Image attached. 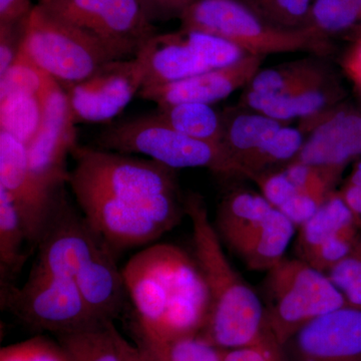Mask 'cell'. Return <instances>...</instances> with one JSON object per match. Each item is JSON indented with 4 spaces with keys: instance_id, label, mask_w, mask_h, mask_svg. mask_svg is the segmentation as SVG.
<instances>
[{
    "instance_id": "12",
    "label": "cell",
    "mask_w": 361,
    "mask_h": 361,
    "mask_svg": "<svg viewBox=\"0 0 361 361\" xmlns=\"http://www.w3.org/2000/svg\"><path fill=\"white\" fill-rule=\"evenodd\" d=\"M103 242L85 216L71 205L63 189L37 245L39 259L35 267L56 276L75 279Z\"/></svg>"
},
{
    "instance_id": "46",
    "label": "cell",
    "mask_w": 361,
    "mask_h": 361,
    "mask_svg": "<svg viewBox=\"0 0 361 361\" xmlns=\"http://www.w3.org/2000/svg\"><path fill=\"white\" fill-rule=\"evenodd\" d=\"M49 1H52V0H39V4H44Z\"/></svg>"
},
{
    "instance_id": "21",
    "label": "cell",
    "mask_w": 361,
    "mask_h": 361,
    "mask_svg": "<svg viewBox=\"0 0 361 361\" xmlns=\"http://www.w3.org/2000/svg\"><path fill=\"white\" fill-rule=\"evenodd\" d=\"M342 97L341 87L331 78L325 84L290 96L262 94L245 90L239 106L287 123L293 118L305 120L319 115L336 106Z\"/></svg>"
},
{
    "instance_id": "14",
    "label": "cell",
    "mask_w": 361,
    "mask_h": 361,
    "mask_svg": "<svg viewBox=\"0 0 361 361\" xmlns=\"http://www.w3.org/2000/svg\"><path fill=\"white\" fill-rule=\"evenodd\" d=\"M0 186L13 199L23 221L27 243L37 247L56 198L63 189L54 195L44 189L30 170L25 145L1 130Z\"/></svg>"
},
{
    "instance_id": "41",
    "label": "cell",
    "mask_w": 361,
    "mask_h": 361,
    "mask_svg": "<svg viewBox=\"0 0 361 361\" xmlns=\"http://www.w3.org/2000/svg\"><path fill=\"white\" fill-rule=\"evenodd\" d=\"M35 6L32 0H0V25L26 20Z\"/></svg>"
},
{
    "instance_id": "15",
    "label": "cell",
    "mask_w": 361,
    "mask_h": 361,
    "mask_svg": "<svg viewBox=\"0 0 361 361\" xmlns=\"http://www.w3.org/2000/svg\"><path fill=\"white\" fill-rule=\"evenodd\" d=\"M283 361H361V310L345 307L313 320L281 348Z\"/></svg>"
},
{
    "instance_id": "23",
    "label": "cell",
    "mask_w": 361,
    "mask_h": 361,
    "mask_svg": "<svg viewBox=\"0 0 361 361\" xmlns=\"http://www.w3.org/2000/svg\"><path fill=\"white\" fill-rule=\"evenodd\" d=\"M296 230L293 223L275 208L262 225L233 252L249 269L267 272L283 260Z\"/></svg>"
},
{
    "instance_id": "34",
    "label": "cell",
    "mask_w": 361,
    "mask_h": 361,
    "mask_svg": "<svg viewBox=\"0 0 361 361\" xmlns=\"http://www.w3.org/2000/svg\"><path fill=\"white\" fill-rule=\"evenodd\" d=\"M326 275L341 291L348 306L361 310V233L348 255Z\"/></svg>"
},
{
    "instance_id": "6",
    "label": "cell",
    "mask_w": 361,
    "mask_h": 361,
    "mask_svg": "<svg viewBox=\"0 0 361 361\" xmlns=\"http://www.w3.org/2000/svg\"><path fill=\"white\" fill-rule=\"evenodd\" d=\"M96 142L106 151L148 156L173 170L207 168L221 176H239L223 145L180 134L156 115L114 123L99 135Z\"/></svg>"
},
{
    "instance_id": "31",
    "label": "cell",
    "mask_w": 361,
    "mask_h": 361,
    "mask_svg": "<svg viewBox=\"0 0 361 361\" xmlns=\"http://www.w3.org/2000/svg\"><path fill=\"white\" fill-rule=\"evenodd\" d=\"M27 242L25 227L13 199L0 186V263L1 271L16 272L25 263L27 255L23 251Z\"/></svg>"
},
{
    "instance_id": "18",
    "label": "cell",
    "mask_w": 361,
    "mask_h": 361,
    "mask_svg": "<svg viewBox=\"0 0 361 361\" xmlns=\"http://www.w3.org/2000/svg\"><path fill=\"white\" fill-rule=\"evenodd\" d=\"M75 280L90 310L99 319L113 322L120 314L128 292L123 271L116 265V253L106 242Z\"/></svg>"
},
{
    "instance_id": "38",
    "label": "cell",
    "mask_w": 361,
    "mask_h": 361,
    "mask_svg": "<svg viewBox=\"0 0 361 361\" xmlns=\"http://www.w3.org/2000/svg\"><path fill=\"white\" fill-rule=\"evenodd\" d=\"M28 18L20 23L0 25V75L6 73L21 51Z\"/></svg>"
},
{
    "instance_id": "20",
    "label": "cell",
    "mask_w": 361,
    "mask_h": 361,
    "mask_svg": "<svg viewBox=\"0 0 361 361\" xmlns=\"http://www.w3.org/2000/svg\"><path fill=\"white\" fill-rule=\"evenodd\" d=\"M296 258L306 261L318 249L334 242L355 241L361 228L339 192H332L317 212L297 229Z\"/></svg>"
},
{
    "instance_id": "29",
    "label": "cell",
    "mask_w": 361,
    "mask_h": 361,
    "mask_svg": "<svg viewBox=\"0 0 361 361\" xmlns=\"http://www.w3.org/2000/svg\"><path fill=\"white\" fill-rule=\"evenodd\" d=\"M113 322L94 329L58 334L68 361H122L113 334Z\"/></svg>"
},
{
    "instance_id": "19",
    "label": "cell",
    "mask_w": 361,
    "mask_h": 361,
    "mask_svg": "<svg viewBox=\"0 0 361 361\" xmlns=\"http://www.w3.org/2000/svg\"><path fill=\"white\" fill-rule=\"evenodd\" d=\"M145 51L148 63L142 87L177 82L212 70L182 30L158 33Z\"/></svg>"
},
{
    "instance_id": "4",
    "label": "cell",
    "mask_w": 361,
    "mask_h": 361,
    "mask_svg": "<svg viewBox=\"0 0 361 361\" xmlns=\"http://www.w3.org/2000/svg\"><path fill=\"white\" fill-rule=\"evenodd\" d=\"M179 20L180 30L216 35L254 56L298 51L322 56L331 49L329 37L316 28L280 27L243 0H197Z\"/></svg>"
},
{
    "instance_id": "39",
    "label": "cell",
    "mask_w": 361,
    "mask_h": 361,
    "mask_svg": "<svg viewBox=\"0 0 361 361\" xmlns=\"http://www.w3.org/2000/svg\"><path fill=\"white\" fill-rule=\"evenodd\" d=\"M151 23L179 18L180 14L197 0H139Z\"/></svg>"
},
{
    "instance_id": "42",
    "label": "cell",
    "mask_w": 361,
    "mask_h": 361,
    "mask_svg": "<svg viewBox=\"0 0 361 361\" xmlns=\"http://www.w3.org/2000/svg\"><path fill=\"white\" fill-rule=\"evenodd\" d=\"M113 334L122 361H159L144 348L139 345H133L127 339L123 338L122 334L116 329L115 324H113Z\"/></svg>"
},
{
    "instance_id": "27",
    "label": "cell",
    "mask_w": 361,
    "mask_h": 361,
    "mask_svg": "<svg viewBox=\"0 0 361 361\" xmlns=\"http://www.w3.org/2000/svg\"><path fill=\"white\" fill-rule=\"evenodd\" d=\"M305 139L302 130L283 126L239 161L240 176L248 178L288 165L298 155Z\"/></svg>"
},
{
    "instance_id": "44",
    "label": "cell",
    "mask_w": 361,
    "mask_h": 361,
    "mask_svg": "<svg viewBox=\"0 0 361 361\" xmlns=\"http://www.w3.org/2000/svg\"><path fill=\"white\" fill-rule=\"evenodd\" d=\"M351 2L355 4L356 8H357L358 11H360L361 16V0H351Z\"/></svg>"
},
{
    "instance_id": "24",
    "label": "cell",
    "mask_w": 361,
    "mask_h": 361,
    "mask_svg": "<svg viewBox=\"0 0 361 361\" xmlns=\"http://www.w3.org/2000/svg\"><path fill=\"white\" fill-rule=\"evenodd\" d=\"M223 121L222 145L239 171V161L287 123L280 122L242 108H228L221 111Z\"/></svg>"
},
{
    "instance_id": "40",
    "label": "cell",
    "mask_w": 361,
    "mask_h": 361,
    "mask_svg": "<svg viewBox=\"0 0 361 361\" xmlns=\"http://www.w3.org/2000/svg\"><path fill=\"white\" fill-rule=\"evenodd\" d=\"M353 32L350 44L342 56L341 65L344 73L361 94V25Z\"/></svg>"
},
{
    "instance_id": "43",
    "label": "cell",
    "mask_w": 361,
    "mask_h": 361,
    "mask_svg": "<svg viewBox=\"0 0 361 361\" xmlns=\"http://www.w3.org/2000/svg\"><path fill=\"white\" fill-rule=\"evenodd\" d=\"M224 361H282L281 358L258 348L229 350Z\"/></svg>"
},
{
    "instance_id": "26",
    "label": "cell",
    "mask_w": 361,
    "mask_h": 361,
    "mask_svg": "<svg viewBox=\"0 0 361 361\" xmlns=\"http://www.w3.org/2000/svg\"><path fill=\"white\" fill-rule=\"evenodd\" d=\"M155 115L180 134L222 145V114L211 104L184 103L158 106Z\"/></svg>"
},
{
    "instance_id": "30",
    "label": "cell",
    "mask_w": 361,
    "mask_h": 361,
    "mask_svg": "<svg viewBox=\"0 0 361 361\" xmlns=\"http://www.w3.org/2000/svg\"><path fill=\"white\" fill-rule=\"evenodd\" d=\"M42 99L33 94H11L0 99V130L27 146L39 129Z\"/></svg>"
},
{
    "instance_id": "32",
    "label": "cell",
    "mask_w": 361,
    "mask_h": 361,
    "mask_svg": "<svg viewBox=\"0 0 361 361\" xmlns=\"http://www.w3.org/2000/svg\"><path fill=\"white\" fill-rule=\"evenodd\" d=\"M54 80L21 47L18 58L0 75V99L11 94H33L42 99Z\"/></svg>"
},
{
    "instance_id": "9",
    "label": "cell",
    "mask_w": 361,
    "mask_h": 361,
    "mask_svg": "<svg viewBox=\"0 0 361 361\" xmlns=\"http://www.w3.org/2000/svg\"><path fill=\"white\" fill-rule=\"evenodd\" d=\"M42 6L96 37L118 59L135 58L158 35L139 0H52Z\"/></svg>"
},
{
    "instance_id": "25",
    "label": "cell",
    "mask_w": 361,
    "mask_h": 361,
    "mask_svg": "<svg viewBox=\"0 0 361 361\" xmlns=\"http://www.w3.org/2000/svg\"><path fill=\"white\" fill-rule=\"evenodd\" d=\"M326 68L314 59H303L260 70L245 90L262 94L290 96L329 82Z\"/></svg>"
},
{
    "instance_id": "1",
    "label": "cell",
    "mask_w": 361,
    "mask_h": 361,
    "mask_svg": "<svg viewBox=\"0 0 361 361\" xmlns=\"http://www.w3.org/2000/svg\"><path fill=\"white\" fill-rule=\"evenodd\" d=\"M123 275L135 310L133 330L160 338L200 334L209 296L194 256L158 244L135 254Z\"/></svg>"
},
{
    "instance_id": "22",
    "label": "cell",
    "mask_w": 361,
    "mask_h": 361,
    "mask_svg": "<svg viewBox=\"0 0 361 361\" xmlns=\"http://www.w3.org/2000/svg\"><path fill=\"white\" fill-rule=\"evenodd\" d=\"M274 209L260 193L235 190L221 201L214 226L221 241L234 251L262 225Z\"/></svg>"
},
{
    "instance_id": "10",
    "label": "cell",
    "mask_w": 361,
    "mask_h": 361,
    "mask_svg": "<svg viewBox=\"0 0 361 361\" xmlns=\"http://www.w3.org/2000/svg\"><path fill=\"white\" fill-rule=\"evenodd\" d=\"M145 49L135 58L113 61L66 90L75 123H106L139 94L147 73Z\"/></svg>"
},
{
    "instance_id": "37",
    "label": "cell",
    "mask_w": 361,
    "mask_h": 361,
    "mask_svg": "<svg viewBox=\"0 0 361 361\" xmlns=\"http://www.w3.org/2000/svg\"><path fill=\"white\" fill-rule=\"evenodd\" d=\"M260 194L274 208L279 209L296 194V187L285 173L284 169H274L249 176Z\"/></svg>"
},
{
    "instance_id": "16",
    "label": "cell",
    "mask_w": 361,
    "mask_h": 361,
    "mask_svg": "<svg viewBox=\"0 0 361 361\" xmlns=\"http://www.w3.org/2000/svg\"><path fill=\"white\" fill-rule=\"evenodd\" d=\"M301 130H310V135L292 161L345 170L361 159L360 111L336 106L303 120Z\"/></svg>"
},
{
    "instance_id": "8",
    "label": "cell",
    "mask_w": 361,
    "mask_h": 361,
    "mask_svg": "<svg viewBox=\"0 0 361 361\" xmlns=\"http://www.w3.org/2000/svg\"><path fill=\"white\" fill-rule=\"evenodd\" d=\"M2 292V304L23 325L37 331L58 336L106 323L90 310L75 279L56 276L37 267L20 288L6 285Z\"/></svg>"
},
{
    "instance_id": "11",
    "label": "cell",
    "mask_w": 361,
    "mask_h": 361,
    "mask_svg": "<svg viewBox=\"0 0 361 361\" xmlns=\"http://www.w3.org/2000/svg\"><path fill=\"white\" fill-rule=\"evenodd\" d=\"M39 129L26 146L30 170L49 193L56 194L68 183L66 158L77 146V130L66 90L54 80L42 97Z\"/></svg>"
},
{
    "instance_id": "35",
    "label": "cell",
    "mask_w": 361,
    "mask_h": 361,
    "mask_svg": "<svg viewBox=\"0 0 361 361\" xmlns=\"http://www.w3.org/2000/svg\"><path fill=\"white\" fill-rule=\"evenodd\" d=\"M313 0H256L252 6L265 20L288 30L307 27Z\"/></svg>"
},
{
    "instance_id": "33",
    "label": "cell",
    "mask_w": 361,
    "mask_h": 361,
    "mask_svg": "<svg viewBox=\"0 0 361 361\" xmlns=\"http://www.w3.org/2000/svg\"><path fill=\"white\" fill-rule=\"evenodd\" d=\"M361 25V16L351 0H313L307 26L322 35H338L355 30Z\"/></svg>"
},
{
    "instance_id": "7",
    "label": "cell",
    "mask_w": 361,
    "mask_h": 361,
    "mask_svg": "<svg viewBox=\"0 0 361 361\" xmlns=\"http://www.w3.org/2000/svg\"><path fill=\"white\" fill-rule=\"evenodd\" d=\"M23 49L65 90L84 82L106 63L120 61L96 37L39 4L28 18Z\"/></svg>"
},
{
    "instance_id": "17",
    "label": "cell",
    "mask_w": 361,
    "mask_h": 361,
    "mask_svg": "<svg viewBox=\"0 0 361 361\" xmlns=\"http://www.w3.org/2000/svg\"><path fill=\"white\" fill-rule=\"evenodd\" d=\"M265 56L248 54L237 63L168 84L142 87L139 96L158 106L197 103L211 104L245 87L260 71Z\"/></svg>"
},
{
    "instance_id": "3",
    "label": "cell",
    "mask_w": 361,
    "mask_h": 361,
    "mask_svg": "<svg viewBox=\"0 0 361 361\" xmlns=\"http://www.w3.org/2000/svg\"><path fill=\"white\" fill-rule=\"evenodd\" d=\"M68 184L97 190L141 209L168 231L185 212L176 170L158 161L133 158L116 152L77 146Z\"/></svg>"
},
{
    "instance_id": "5",
    "label": "cell",
    "mask_w": 361,
    "mask_h": 361,
    "mask_svg": "<svg viewBox=\"0 0 361 361\" xmlns=\"http://www.w3.org/2000/svg\"><path fill=\"white\" fill-rule=\"evenodd\" d=\"M262 288L266 332L280 350L313 320L348 306L325 273L296 257L268 270Z\"/></svg>"
},
{
    "instance_id": "13",
    "label": "cell",
    "mask_w": 361,
    "mask_h": 361,
    "mask_svg": "<svg viewBox=\"0 0 361 361\" xmlns=\"http://www.w3.org/2000/svg\"><path fill=\"white\" fill-rule=\"evenodd\" d=\"M71 188L85 220L115 253L151 243L169 232L141 209L97 190L77 185Z\"/></svg>"
},
{
    "instance_id": "2",
    "label": "cell",
    "mask_w": 361,
    "mask_h": 361,
    "mask_svg": "<svg viewBox=\"0 0 361 361\" xmlns=\"http://www.w3.org/2000/svg\"><path fill=\"white\" fill-rule=\"evenodd\" d=\"M184 205L193 228L194 258L209 296L208 316L199 336L227 350L262 349L282 360L281 350L266 332L260 295L228 260L203 198L189 194Z\"/></svg>"
},
{
    "instance_id": "28",
    "label": "cell",
    "mask_w": 361,
    "mask_h": 361,
    "mask_svg": "<svg viewBox=\"0 0 361 361\" xmlns=\"http://www.w3.org/2000/svg\"><path fill=\"white\" fill-rule=\"evenodd\" d=\"M134 331L135 343L159 361H224L229 350L200 336L160 338Z\"/></svg>"
},
{
    "instance_id": "45",
    "label": "cell",
    "mask_w": 361,
    "mask_h": 361,
    "mask_svg": "<svg viewBox=\"0 0 361 361\" xmlns=\"http://www.w3.org/2000/svg\"><path fill=\"white\" fill-rule=\"evenodd\" d=\"M243 1H245L247 4H249V6H252L256 0H243Z\"/></svg>"
},
{
    "instance_id": "36",
    "label": "cell",
    "mask_w": 361,
    "mask_h": 361,
    "mask_svg": "<svg viewBox=\"0 0 361 361\" xmlns=\"http://www.w3.org/2000/svg\"><path fill=\"white\" fill-rule=\"evenodd\" d=\"M0 361H68L58 341L35 336L2 348Z\"/></svg>"
}]
</instances>
